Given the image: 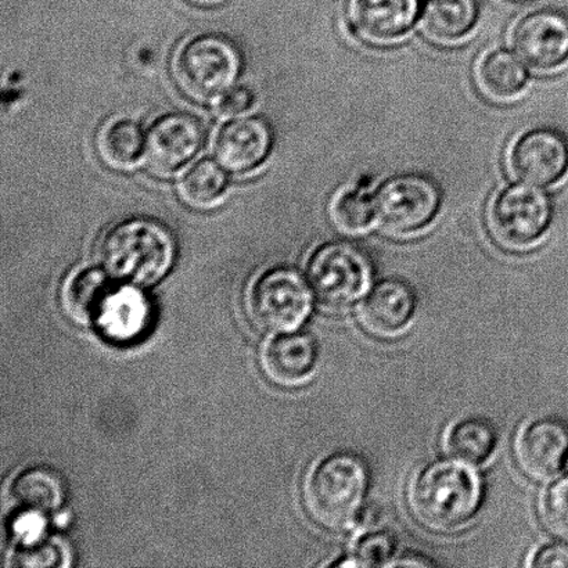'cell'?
<instances>
[{
    "instance_id": "cell-1",
    "label": "cell",
    "mask_w": 568,
    "mask_h": 568,
    "mask_svg": "<svg viewBox=\"0 0 568 568\" xmlns=\"http://www.w3.org/2000/svg\"><path fill=\"white\" fill-rule=\"evenodd\" d=\"M483 486L473 466L459 460H438L412 478L408 505L420 526L434 532L465 528L480 510Z\"/></svg>"
},
{
    "instance_id": "cell-2",
    "label": "cell",
    "mask_w": 568,
    "mask_h": 568,
    "mask_svg": "<svg viewBox=\"0 0 568 568\" xmlns=\"http://www.w3.org/2000/svg\"><path fill=\"white\" fill-rule=\"evenodd\" d=\"M178 246L174 233L153 219L132 216L111 226L99 246V260L116 281L153 286L170 274Z\"/></svg>"
},
{
    "instance_id": "cell-3",
    "label": "cell",
    "mask_w": 568,
    "mask_h": 568,
    "mask_svg": "<svg viewBox=\"0 0 568 568\" xmlns=\"http://www.w3.org/2000/svg\"><path fill=\"white\" fill-rule=\"evenodd\" d=\"M367 471L358 456L336 453L317 462L306 477L304 503L311 519L331 531L354 525L366 497Z\"/></svg>"
},
{
    "instance_id": "cell-4",
    "label": "cell",
    "mask_w": 568,
    "mask_h": 568,
    "mask_svg": "<svg viewBox=\"0 0 568 568\" xmlns=\"http://www.w3.org/2000/svg\"><path fill=\"white\" fill-rule=\"evenodd\" d=\"M243 71L241 50L221 33H200L175 58L178 83L199 102H216L236 85Z\"/></svg>"
},
{
    "instance_id": "cell-5",
    "label": "cell",
    "mask_w": 568,
    "mask_h": 568,
    "mask_svg": "<svg viewBox=\"0 0 568 568\" xmlns=\"http://www.w3.org/2000/svg\"><path fill=\"white\" fill-rule=\"evenodd\" d=\"M552 216V200L542 187L514 183L494 194L488 205V230L500 247L527 252L544 241Z\"/></svg>"
},
{
    "instance_id": "cell-6",
    "label": "cell",
    "mask_w": 568,
    "mask_h": 568,
    "mask_svg": "<svg viewBox=\"0 0 568 568\" xmlns=\"http://www.w3.org/2000/svg\"><path fill=\"white\" fill-rule=\"evenodd\" d=\"M372 277L369 255L354 243L328 242L311 255L308 283L317 303L327 311L348 310L369 292Z\"/></svg>"
},
{
    "instance_id": "cell-7",
    "label": "cell",
    "mask_w": 568,
    "mask_h": 568,
    "mask_svg": "<svg viewBox=\"0 0 568 568\" xmlns=\"http://www.w3.org/2000/svg\"><path fill=\"white\" fill-rule=\"evenodd\" d=\"M376 224L393 236L425 231L443 204L442 189L430 178L403 174L384 182L375 196Z\"/></svg>"
},
{
    "instance_id": "cell-8",
    "label": "cell",
    "mask_w": 568,
    "mask_h": 568,
    "mask_svg": "<svg viewBox=\"0 0 568 568\" xmlns=\"http://www.w3.org/2000/svg\"><path fill=\"white\" fill-rule=\"evenodd\" d=\"M312 297L308 280L282 266L264 272L254 282L248 295V314L265 333L295 332L310 315Z\"/></svg>"
},
{
    "instance_id": "cell-9",
    "label": "cell",
    "mask_w": 568,
    "mask_h": 568,
    "mask_svg": "<svg viewBox=\"0 0 568 568\" xmlns=\"http://www.w3.org/2000/svg\"><path fill=\"white\" fill-rule=\"evenodd\" d=\"M205 133L196 116L170 113L149 126L143 160L155 175L171 176L202 152Z\"/></svg>"
},
{
    "instance_id": "cell-10",
    "label": "cell",
    "mask_w": 568,
    "mask_h": 568,
    "mask_svg": "<svg viewBox=\"0 0 568 568\" xmlns=\"http://www.w3.org/2000/svg\"><path fill=\"white\" fill-rule=\"evenodd\" d=\"M510 41L528 69L555 71L568 59V17L555 9L528 11L516 22Z\"/></svg>"
},
{
    "instance_id": "cell-11",
    "label": "cell",
    "mask_w": 568,
    "mask_h": 568,
    "mask_svg": "<svg viewBox=\"0 0 568 568\" xmlns=\"http://www.w3.org/2000/svg\"><path fill=\"white\" fill-rule=\"evenodd\" d=\"M508 166L519 182L539 187L555 185L568 169L566 138L552 128H531L511 143Z\"/></svg>"
},
{
    "instance_id": "cell-12",
    "label": "cell",
    "mask_w": 568,
    "mask_h": 568,
    "mask_svg": "<svg viewBox=\"0 0 568 568\" xmlns=\"http://www.w3.org/2000/svg\"><path fill=\"white\" fill-rule=\"evenodd\" d=\"M274 132L258 116H236L220 128L214 139V158L233 175H248L270 159Z\"/></svg>"
},
{
    "instance_id": "cell-13",
    "label": "cell",
    "mask_w": 568,
    "mask_h": 568,
    "mask_svg": "<svg viewBox=\"0 0 568 568\" xmlns=\"http://www.w3.org/2000/svg\"><path fill=\"white\" fill-rule=\"evenodd\" d=\"M515 456L521 471L532 480L559 476L568 458V428L554 417L526 423L517 433Z\"/></svg>"
},
{
    "instance_id": "cell-14",
    "label": "cell",
    "mask_w": 568,
    "mask_h": 568,
    "mask_svg": "<svg viewBox=\"0 0 568 568\" xmlns=\"http://www.w3.org/2000/svg\"><path fill=\"white\" fill-rule=\"evenodd\" d=\"M417 298L408 283L389 277L366 293L358 308V320L366 333L378 338H395L414 323Z\"/></svg>"
},
{
    "instance_id": "cell-15",
    "label": "cell",
    "mask_w": 568,
    "mask_h": 568,
    "mask_svg": "<svg viewBox=\"0 0 568 568\" xmlns=\"http://www.w3.org/2000/svg\"><path fill=\"white\" fill-rule=\"evenodd\" d=\"M422 9V0H349V19L365 41L392 44L408 36Z\"/></svg>"
},
{
    "instance_id": "cell-16",
    "label": "cell",
    "mask_w": 568,
    "mask_h": 568,
    "mask_svg": "<svg viewBox=\"0 0 568 568\" xmlns=\"http://www.w3.org/2000/svg\"><path fill=\"white\" fill-rule=\"evenodd\" d=\"M320 365V345L305 332L283 333L266 345L263 354L265 375L284 387L308 383Z\"/></svg>"
},
{
    "instance_id": "cell-17",
    "label": "cell",
    "mask_w": 568,
    "mask_h": 568,
    "mask_svg": "<svg viewBox=\"0 0 568 568\" xmlns=\"http://www.w3.org/2000/svg\"><path fill=\"white\" fill-rule=\"evenodd\" d=\"M152 320V306L138 286L114 282L100 301L92 325L113 342H132L146 331Z\"/></svg>"
},
{
    "instance_id": "cell-18",
    "label": "cell",
    "mask_w": 568,
    "mask_h": 568,
    "mask_svg": "<svg viewBox=\"0 0 568 568\" xmlns=\"http://www.w3.org/2000/svg\"><path fill=\"white\" fill-rule=\"evenodd\" d=\"M475 78L484 97L495 103H510L525 92L527 65L508 49H491L477 60Z\"/></svg>"
},
{
    "instance_id": "cell-19",
    "label": "cell",
    "mask_w": 568,
    "mask_h": 568,
    "mask_svg": "<svg viewBox=\"0 0 568 568\" xmlns=\"http://www.w3.org/2000/svg\"><path fill=\"white\" fill-rule=\"evenodd\" d=\"M480 17L478 0H426L420 14L423 33L432 42L455 44L475 30Z\"/></svg>"
},
{
    "instance_id": "cell-20",
    "label": "cell",
    "mask_w": 568,
    "mask_h": 568,
    "mask_svg": "<svg viewBox=\"0 0 568 568\" xmlns=\"http://www.w3.org/2000/svg\"><path fill=\"white\" fill-rule=\"evenodd\" d=\"M11 497L24 514H52L64 503L65 489L58 471L50 467H28L14 478Z\"/></svg>"
},
{
    "instance_id": "cell-21",
    "label": "cell",
    "mask_w": 568,
    "mask_h": 568,
    "mask_svg": "<svg viewBox=\"0 0 568 568\" xmlns=\"http://www.w3.org/2000/svg\"><path fill=\"white\" fill-rule=\"evenodd\" d=\"M498 444V433L491 423L475 416L455 422L445 436L448 454L473 467L488 464L497 453Z\"/></svg>"
},
{
    "instance_id": "cell-22",
    "label": "cell",
    "mask_w": 568,
    "mask_h": 568,
    "mask_svg": "<svg viewBox=\"0 0 568 568\" xmlns=\"http://www.w3.org/2000/svg\"><path fill=\"white\" fill-rule=\"evenodd\" d=\"M146 133L139 122L120 116L104 124L98 135V153L110 169L132 170L143 160Z\"/></svg>"
},
{
    "instance_id": "cell-23",
    "label": "cell",
    "mask_w": 568,
    "mask_h": 568,
    "mask_svg": "<svg viewBox=\"0 0 568 568\" xmlns=\"http://www.w3.org/2000/svg\"><path fill=\"white\" fill-rule=\"evenodd\" d=\"M113 280L114 277L104 268H87L77 272L65 286L67 314L81 325H92L100 301L113 286Z\"/></svg>"
},
{
    "instance_id": "cell-24",
    "label": "cell",
    "mask_w": 568,
    "mask_h": 568,
    "mask_svg": "<svg viewBox=\"0 0 568 568\" xmlns=\"http://www.w3.org/2000/svg\"><path fill=\"white\" fill-rule=\"evenodd\" d=\"M227 174L230 172L216 160L196 161L180 182V194L183 202L194 209L213 207L224 199L227 187H230Z\"/></svg>"
},
{
    "instance_id": "cell-25",
    "label": "cell",
    "mask_w": 568,
    "mask_h": 568,
    "mask_svg": "<svg viewBox=\"0 0 568 568\" xmlns=\"http://www.w3.org/2000/svg\"><path fill=\"white\" fill-rule=\"evenodd\" d=\"M333 225L345 235H362L376 222L375 202L361 189H343L331 203Z\"/></svg>"
},
{
    "instance_id": "cell-26",
    "label": "cell",
    "mask_w": 568,
    "mask_h": 568,
    "mask_svg": "<svg viewBox=\"0 0 568 568\" xmlns=\"http://www.w3.org/2000/svg\"><path fill=\"white\" fill-rule=\"evenodd\" d=\"M397 550L398 539L392 531L384 530V528L365 531L356 538L348 565L355 567L392 566Z\"/></svg>"
},
{
    "instance_id": "cell-27",
    "label": "cell",
    "mask_w": 568,
    "mask_h": 568,
    "mask_svg": "<svg viewBox=\"0 0 568 568\" xmlns=\"http://www.w3.org/2000/svg\"><path fill=\"white\" fill-rule=\"evenodd\" d=\"M70 556L65 545L59 539L41 537L21 542V548L14 554L16 567H65Z\"/></svg>"
},
{
    "instance_id": "cell-28",
    "label": "cell",
    "mask_w": 568,
    "mask_h": 568,
    "mask_svg": "<svg viewBox=\"0 0 568 568\" xmlns=\"http://www.w3.org/2000/svg\"><path fill=\"white\" fill-rule=\"evenodd\" d=\"M539 511L549 531L568 539V476L550 484L542 495Z\"/></svg>"
},
{
    "instance_id": "cell-29",
    "label": "cell",
    "mask_w": 568,
    "mask_h": 568,
    "mask_svg": "<svg viewBox=\"0 0 568 568\" xmlns=\"http://www.w3.org/2000/svg\"><path fill=\"white\" fill-rule=\"evenodd\" d=\"M216 111L226 119H236L252 111L255 105V94L252 89L235 85L226 91L215 102Z\"/></svg>"
},
{
    "instance_id": "cell-30",
    "label": "cell",
    "mask_w": 568,
    "mask_h": 568,
    "mask_svg": "<svg viewBox=\"0 0 568 568\" xmlns=\"http://www.w3.org/2000/svg\"><path fill=\"white\" fill-rule=\"evenodd\" d=\"M528 567H561L568 568V544L549 542L534 550L527 560Z\"/></svg>"
},
{
    "instance_id": "cell-31",
    "label": "cell",
    "mask_w": 568,
    "mask_h": 568,
    "mask_svg": "<svg viewBox=\"0 0 568 568\" xmlns=\"http://www.w3.org/2000/svg\"><path fill=\"white\" fill-rule=\"evenodd\" d=\"M191 2L205 4V3H215V2H219V0H191Z\"/></svg>"
},
{
    "instance_id": "cell-32",
    "label": "cell",
    "mask_w": 568,
    "mask_h": 568,
    "mask_svg": "<svg viewBox=\"0 0 568 568\" xmlns=\"http://www.w3.org/2000/svg\"><path fill=\"white\" fill-rule=\"evenodd\" d=\"M566 470L568 471V458H567V462H566Z\"/></svg>"
}]
</instances>
